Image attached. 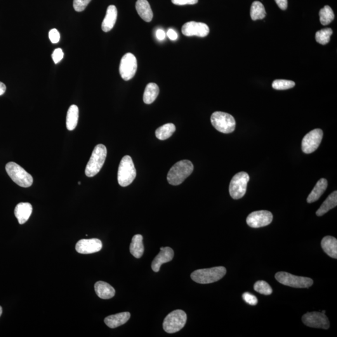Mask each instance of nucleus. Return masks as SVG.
Wrapping results in <instances>:
<instances>
[{"label": "nucleus", "instance_id": "19", "mask_svg": "<svg viewBox=\"0 0 337 337\" xmlns=\"http://www.w3.org/2000/svg\"><path fill=\"white\" fill-rule=\"evenodd\" d=\"M117 17V10L114 5L108 6L105 18L103 21L102 30L104 32H109L114 27Z\"/></svg>", "mask_w": 337, "mask_h": 337}, {"label": "nucleus", "instance_id": "35", "mask_svg": "<svg viewBox=\"0 0 337 337\" xmlns=\"http://www.w3.org/2000/svg\"><path fill=\"white\" fill-rule=\"evenodd\" d=\"M242 298L247 303L251 305H256L258 303V298L254 295L248 293V292H246L242 295Z\"/></svg>", "mask_w": 337, "mask_h": 337}, {"label": "nucleus", "instance_id": "21", "mask_svg": "<svg viewBox=\"0 0 337 337\" xmlns=\"http://www.w3.org/2000/svg\"><path fill=\"white\" fill-rule=\"evenodd\" d=\"M94 290L99 298L102 299H110L115 296V290L108 283L98 281L94 285Z\"/></svg>", "mask_w": 337, "mask_h": 337}, {"label": "nucleus", "instance_id": "11", "mask_svg": "<svg viewBox=\"0 0 337 337\" xmlns=\"http://www.w3.org/2000/svg\"><path fill=\"white\" fill-rule=\"evenodd\" d=\"M323 131L320 129H315L304 137L301 142V150L305 154L314 152L319 147L322 140Z\"/></svg>", "mask_w": 337, "mask_h": 337}, {"label": "nucleus", "instance_id": "43", "mask_svg": "<svg viewBox=\"0 0 337 337\" xmlns=\"http://www.w3.org/2000/svg\"><path fill=\"white\" fill-rule=\"evenodd\" d=\"M2 312H3V310H2V307L0 306V316L1 315Z\"/></svg>", "mask_w": 337, "mask_h": 337}, {"label": "nucleus", "instance_id": "22", "mask_svg": "<svg viewBox=\"0 0 337 337\" xmlns=\"http://www.w3.org/2000/svg\"><path fill=\"white\" fill-rule=\"evenodd\" d=\"M327 186H328L327 181L324 178L320 179L317 183L316 184L312 192L308 195L307 200L308 203H312V202L319 200L320 197L324 194L325 190L327 189Z\"/></svg>", "mask_w": 337, "mask_h": 337}, {"label": "nucleus", "instance_id": "37", "mask_svg": "<svg viewBox=\"0 0 337 337\" xmlns=\"http://www.w3.org/2000/svg\"><path fill=\"white\" fill-rule=\"evenodd\" d=\"M49 38L50 39L51 43H57L60 41V34L58 31L56 29H52L49 32Z\"/></svg>", "mask_w": 337, "mask_h": 337}, {"label": "nucleus", "instance_id": "33", "mask_svg": "<svg viewBox=\"0 0 337 337\" xmlns=\"http://www.w3.org/2000/svg\"><path fill=\"white\" fill-rule=\"evenodd\" d=\"M254 288L256 292L265 295V296H269V295L272 294L273 292L272 287L270 286V285L263 280H259V281L257 282L254 284Z\"/></svg>", "mask_w": 337, "mask_h": 337}, {"label": "nucleus", "instance_id": "30", "mask_svg": "<svg viewBox=\"0 0 337 337\" xmlns=\"http://www.w3.org/2000/svg\"><path fill=\"white\" fill-rule=\"evenodd\" d=\"M319 16L320 23L324 26L329 25L335 18L334 11L329 6H325L320 9Z\"/></svg>", "mask_w": 337, "mask_h": 337}, {"label": "nucleus", "instance_id": "38", "mask_svg": "<svg viewBox=\"0 0 337 337\" xmlns=\"http://www.w3.org/2000/svg\"><path fill=\"white\" fill-rule=\"evenodd\" d=\"M172 3L176 5L183 6L186 4H195L197 3L198 0H171Z\"/></svg>", "mask_w": 337, "mask_h": 337}, {"label": "nucleus", "instance_id": "4", "mask_svg": "<svg viewBox=\"0 0 337 337\" xmlns=\"http://www.w3.org/2000/svg\"><path fill=\"white\" fill-rule=\"evenodd\" d=\"M5 169L9 178L20 187H29L34 183V178L32 175L15 162H8L6 165Z\"/></svg>", "mask_w": 337, "mask_h": 337}, {"label": "nucleus", "instance_id": "18", "mask_svg": "<svg viewBox=\"0 0 337 337\" xmlns=\"http://www.w3.org/2000/svg\"><path fill=\"white\" fill-rule=\"evenodd\" d=\"M129 312H122L117 314L108 316L105 319V323L111 329H115L126 324L130 319Z\"/></svg>", "mask_w": 337, "mask_h": 337}, {"label": "nucleus", "instance_id": "6", "mask_svg": "<svg viewBox=\"0 0 337 337\" xmlns=\"http://www.w3.org/2000/svg\"><path fill=\"white\" fill-rule=\"evenodd\" d=\"M211 123L213 126L221 133L229 134L235 130V119L232 115L228 113L217 112H214L211 117Z\"/></svg>", "mask_w": 337, "mask_h": 337}, {"label": "nucleus", "instance_id": "3", "mask_svg": "<svg viewBox=\"0 0 337 337\" xmlns=\"http://www.w3.org/2000/svg\"><path fill=\"white\" fill-rule=\"evenodd\" d=\"M107 156V149L103 145H98L92 152L90 159L86 165L85 174L87 177L92 178L100 173L106 158Z\"/></svg>", "mask_w": 337, "mask_h": 337}, {"label": "nucleus", "instance_id": "10", "mask_svg": "<svg viewBox=\"0 0 337 337\" xmlns=\"http://www.w3.org/2000/svg\"><path fill=\"white\" fill-rule=\"evenodd\" d=\"M137 68L138 63L135 56L128 53L122 56L119 65V73L124 81H129L135 76Z\"/></svg>", "mask_w": 337, "mask_h": 337}, {"label": "nucleus", "instance_id": "40", "mask_svg": "<svg viewBox=\"0 0 337 337\" xmlns=\"http://www.w3.org/2000/svg\"><path fill=\"white\" fill-rule=\"evenodd\" d=\"M167 35L169 38L173 40V41H175V40L178 38V34H177L175 30L173 29H169L167 33Z\"/></svg>", "mask_w": 337, "mask_h": 337}, {"label": "nucleus", "instance_id": "15", "mask_svg": "<svg viewBox=\"0 0 337 337\" xmlns=\"http://www.w3.org/2000/svg\"><path fill=\"white\" fill-rule=\"evenodd\" d=\"M103 244L98 239H81L76 245V250L79 254H90L100 251Z\"/></svg>", "mask_w": 337, "mask_h": 337}, {"label": "nucleus", "instance_id": "45", "mask_svg": "<svg viewBox=\"0 0 337 337\" xmlns=\"http://www.w3.org/2000/svg\"><path fill=\"white\" fill-rule=\"evenodd\" d=\"M78 185H81V182H79Z\"/></svg>", "mask_w": 337, "mask_h": 337}, {"label": "nucleus", "instance_id": "2", "mask_svg": "<svg viewBox=\"0 0 337 337\" xmlns=\"http://www.w3.org/2000/svg\"><path fill=\"white\" fill-rule=\"evenodd\" d=\"M226 274V268L223 266L195 270L191 273V279L201 284H211L223 279Z\"/></svg>", "mask_w": 337, "mask_h": 337}, {"label": "nucleus", "instance_id": "32", "mask_svg": "<svg viewBox=\"0 0 337 337\" xmlns=\"http://www.w3.org/2000/svg\"><path fill=\"white\" fill-rule=\"evenodd\" d=\"M296 86L294 81L286 79H277L272 82V88L277 90H286Z\"/></svg>", "mask_w": 337, "mask_h": 337}, {"label": "nucleus", "instance_id": "13", "mask_svg": "<svg viewBox=\"0 0 337 337\" xmlns=\"http://www.w3.org/2000/svg\"><path fill=\"white\" fill-rule=\"evenodd\" d=\"M273 215L269 211L253 212L247 217V225L252 228H260L269 225L272 222Z\"/></svg>", "mask_w": 337, "mask_h": 337}, {"label": "nucleus", "instance_id": "8", "mask_svg": "<svg viewBox=\"0 0 337 337\" xmlns=\"http://www.w3.org/2000/svg\"><path fill=\"white\" fill-rule=\"evenodd\" d=\"M275 277L280 284L294 288H309L313 284L310 278L296 276L286 272H278Z\"/></svg>", "mask_w": 337, "mask_h": 337}, {"label": "nucleus", "instance_id": "20", "mask_svg": "<svg viewBox=\"0 0 337 337\" xmlns=\"http://www.w3.org/2000/svg\"><path fill=\"white\" fill-rule=\"evenodd\" d=\"M136 9L138 15L144 21L146 22H151L153 13L147 0H138L136 3Z\"/></svg>", "mask_w": 337, "mask_h": 337}, {"label": "nucleus", "instance_id": "1", "mask_svg": "<svg viewBox=\"0 0 337 337\" xmlns=\"http://www.w3.org/2000/svg\"><path fill=\"white\" fill-rule=\"evenodd\" d=\"M194 170L192 162L188 160H182L174 165L167 174V181L173 186L182 184Z\"/></svg>", "mask_w": 337, "mask_h": 337}, {"label": "nucleus", "instance_id": "5", "mask_svg": "<svg viewBox=\"0 0 337 337\" xmlns=\"http://www.w3.org/2000/svg\"><path fill=\"white\" fill-rule=\"evenodd\" d=\"M136 177V170L133 159L129 155H125L120 162L117 181L122 187H126L133 182Z\"/></svg>", "mask_w": 337, "mask_h": 337}, {"label": "nucleus", "instance_id": "12", "mask_svg": "<svg viewBox=\"0 0 337 337\" xmlns=\"http://www.w3.org/2000/svg\"><path fill=\"white\" fill-rule=\"evenodd\" d=\"M302 322L307 327L312 328L327 330L330 327L328 317L325 313L320 312H308L302 317Z\"/></svg>", "mask_w": 337, "mask_h": 337}, {"label": "nucleus", "instance_id": "29", "mask_svg": "<svg viewBox=\"0 0 337 337\" xmlns=\"http://www.w3.org/2000/svg\"><path fill=\"white\" fill-rule=\"evenodd\" d=\"M266 11L264 6L260 1H254L252 4L251 16L252 20H262L265 17Z\"/></svg>", "mask_w": 337, "mask_h": 337}, {"label": "nucleus", "instance_id": "26", "mask_svg": "<svg viewBox=\"0 0 337 337\" xmlns=\"http://www.w3.org/2000/svg\"><path fill=\"white\" fill-rule=\"evenodd\" d=\"M159 86L154 82H150L148 84L146 87L145 93L143 95L144 103L150 105L156 100V98L159 95Z\"/></svg>", "mask_w": 337, "mask_h": 337}, {"label": "nucleus", "instance_id": "34", "mask_svg": "<svg viewBox=\"0 0 337 337\" xmlns=\"http://www.w3.org/2000/svg\"><path fill=\"white\" fill-rule=\"evenodd\" d=\"M91 0H74L73 7L77 12H81L86 9Z\"/></svg>", "mask_w": 337, "mask_h": 337}, {"label": "nucleus", "instance_id": "16", "mask_svg": "<svg viewBox=\"0 0 337 337\" xmlns=\"http://www.w3.org/2000/svg\"><path fill=\"white\" fill-rule=\"evenodd\" d=\"M161 252L157 254L152 262V269L154 272H157L160 270L161 266L164 263L169 262L173 260L174 252L169 247H161Z\"/></svg>", "mask_w": 337, "mask_h": 337}, {"label": "nucleus", "instance_id": "24", "mask_svg": "<svg viewBox=\"0 0 337 337\" xmlns=\"http://www.w3.org/2000/svg\"><path fill=\"white\" fill-rule=\"evenodd\" d=\"M143 241V237L140 234L134 235L132 239L129 250H130L131 254L134 258L140 259L143 255L145 247H144Z\"/></svg>", "mask_w": 337, "mask_h": 337}, {"label": "nucleus", "instance_id": "28", "mask_svg": "<svg viewBox=\"0 0 337 337\" xmlns=\"http://www.w3.org/2000/svg\"><path fill=\"white\" fill-rule=\"evenodd\" d=\"M175 131V125L173 123H167L156 129L155 136L159 140H166L173 136Z\"/></svg>", "mask_w": 337, "mask_h": 337}, {"label": "nucleus", "instance_id": "27", "mask_svg": "<svg viewBox=\"0 0 337 337\" xmlns=\"http://www.w3.org/2000/svg\"><path fill=\"white\" fill-rule=\"evenodd\" d=\"M79 118V109L76 105H72L68 110L67 116V128L69 131L74 130L77 126Z\"/></svg>", "mask_w": 337, "mask_h": 337}, {"label": "nucleus", "instance_id": "14", "mask_svg": "<svg viewBox=\"0 0 337 337\" xmlns=\"http://www.w3.org/2000/svg\"><path fill=\"white\" fill-rule=\"evenodd\" d=\"M182 33L186 37H206L209 34L208 26L203 23L189 22L182 27Z\"/></svg>", "mask_w": 337, "mask_h": 337}, {"label": "nucleus", "instance_id": "39", "mask_svg": "<svg viewBox=\"0 0 337 337\" xmlns=\"http://www.w3.org/2000/svg\"><path fill=\"white\" fill-rule=\"evenodd\" d=\"M275 1L276 2L278 6L282 10H286L287 8V6H288L287 0H275Z\"/></svg>", "mask_w": 337, "mask_h": 337}, {"label": "nucleus", "instance_id": "36", "mask_svg": "<svg viewBox=\"0 0 337 337\" xmlns=\"http://www.w3.org/2000/svg\"><path fill=\"white\" fill-rule=\"evenodd\" d=\"M64 56V53L62 49L61 48L56 49L55 51H53V54H52V58L55 64H58L60 63Z\"/></svg>", "mask_w": 337, "mask_h": 337}, {"label": "nucleus", "instance_id": "41", "mask_svg": "<svg viewBox=\"0 0 337 337\" xmlns=\"http://www.w3.org/2000/svg\"><path fill=\"white\" fill-rule=\"evenodd\" d=\"M156 37L160 41L164 40L165 37H166V34H165L164 31L161 29L158 30L156 32Z\"/></svg>", "mask_w": 337, "mask_h": 337}, {"label": "nucleus", "instance_id": "25", "mask_svg": "<svg viewBox=\"0 0 337 337\" xmlns=\"http://www.w3.org/2000/svg\"><path fill=\"white\" fill-rule=\"evenodd\" d=\"M337 205V192L334 191L329 195L327 199L322 204L318 211L316 212L317 216H322L328 213L330 210L334 209Z\"/></svg>", "mask_w": 337, "mask_h": 337}, {"label": "nucleus", "instance_id": "42", "mask_svg": "<svg viewBox=\"0 0 337 337\" xmlns=\"http://www.w3.org/2000/svg\"><path fill=\"white\" fill-rule=\"evenodd\" d=\"M6 87L3 82H0V96L3 95L5 93Z\"/></svg>", "mask_w": 337, "mask_h": 337}, {"label": "nucleus", "instance_id": "9", "mask_svg": "<svg viewBox=\"0 0 337 337\" xmlns=\"http://www.w3.org/2000/svg\"><path fill=\"white\" fill-rule=\"evenodd\" d=\"M249 180V174L245 172H240L233 177L229 185V193L232 199H239L244 196Z\"/></svg>", "mask_w": 337, "mask_h": 337}, {"label": "nucleus", "instance_id": "23", "mask_svg": "<svg viewBox=\"0 0 337 337\" xmlns=\"http://www.w3.org/2000/svg\"><path fill=\"white\" fill-rule=\"evenodd\" d=\"M321 246L324 251L332 258L337 259V240L332 236L323 238Z\"/></svg>", "mask_w": 337, "mask_h": 337}, {"label": "nucleus", "instance_id": "44", "mask_svg": "<svg viewBox=\"0 0 337 337\" xmlns=\"http://www.w3.org/2000/svg\"><path fill=\"white\" fill-rule=\"evenodd\" d=\"M325 312H325V310H323L322 313H325Z\"/></svg>", "mask_w": 337, "mask_h": 337}, {"label": "nucleus", "instance_id": "31", "mask_svg": "<svg viewBox=\"0 0 337 337\" xmlns=\"http://www.w3.org/2000/svg\"><path fill=\"white\" fill-rule=\"evenodd\" d=\"M332 34L333 32L331 28H325V29L318 31L315 35L316 41L317 43L324 45L329 43Z\"/></svg>", "mask_w": 337, "mask_h": 337}, {"label": "nucleus", "instance_id": "17", "mask_svg": "<svg viewBox=\"0 0 337 337\" xmlns=\"http://www.w3.org/2000/svg\"><path fill=\"white\" fill-rule=\"evenodd\" d=\"M33 207L32 204L28 202H21L16 206L15 209V215L18 219L20 225H23L27 222L30 217L32 215Z\"/></svg>", "mask_w": 337, "mask_h": 337}, {"label": "nucleus", "instance_id": "7", "mask_svg": "<svg viewBox=\"0 0 337 337\" xmlns=\"http://www.w3.org/2000/svg\"><path fill=\"white\" fill-rule=\"evenodd\" d=\"M187 321V315L181 310H176L169 313L165 318L163 329L169 334L176 333L180 331L185 326Z\"/></svg>", "mask_w": 337, "mask_h": 337}]
</instances>
